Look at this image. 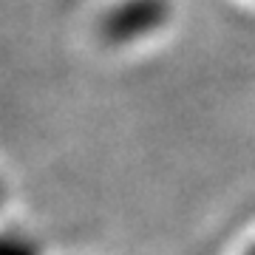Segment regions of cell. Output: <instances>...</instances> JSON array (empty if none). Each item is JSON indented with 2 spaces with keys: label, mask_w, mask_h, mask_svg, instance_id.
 <instances>
[{
  "label": "cell",
  "mask_w": 255,
  "mask_h": 255,
  "mask_svg": "<svg viewBox=\"0 0 255 255\" xmlns=\"http://www.w3.org/2000/svg\"><path fill=\"white\" fill-rule=\"evenodd\" d=\"M0 255H40L34 244L14 236H0Z\"/></svg>",
  "instance_id": "obj_2"
},
{
  "label": "cell",
  "mask_w": 255,
  "mask_h": 255,
  "mask_svg": "<svg viewBox=\"0 0 255 255\" xmlns=\"http://www.w3.org/2000/svg\"><path fill=\"white\" fill-rule=\"evenodd\" d=\"M247 255H255V247H250V253H247Z\"/></svg>",
  "instance_id": "obj_3"
},
{
  "label": "cell",
  "mask_w": 255,
  "mask_h": 255,
  "mask_svg": "<svg viewBox=\"0 0 255 255\" xmlns=\"http://www.w3.org/2000/svg\"><path fill=\"white\" fill-rule=\"evenodd\" d=\"M0 201H3V187H0Z\"/></svg>",
  "instance_id": "obj_4"
},
{
  "label": "cell",
  "mask_w": 255,
  "mask_h": 255,
  "mask_svg": "<svg viewBox=\"0 0 255 255\" xmlns=\"http://www.w3.org/2000/svg\"><path fill=\"white\" fill-rule=\"evenodd\" d=\"M170 14V3L167 0H128L119 3L102 17L100 37L111 46H122L136 37L150 34L159 28Z\"/></svg>",
  "instance_id": "obj_1"
}]
</instances>
